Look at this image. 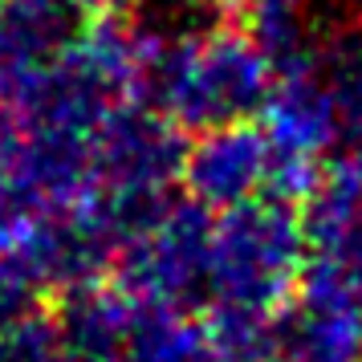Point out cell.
<instances>
[{"label":"cell","mask_w":362,"mask_h":362,"mask_svg":"<svg viewBox=\"0 0 362 362\" xmlns=\"http://www.w3.org/2000/svg\"><path fill=\"white\" fill-rule=\"evenodd\" d=\"M310 261L301 216L277 196L248 199L208 220L204 317L240 362H257L277 342V322Z\"/></svg>","instance_id":"cell-1"},{"label":"cell","mask_w":362,"mask_h":362,"mask_svg":"<svg viewBox=\"0 0 362 362\" xmlns=\"http://www.w3.org/2000/svg\"><path fill=\"white\" fill-rule=\"evenodd\" d=\"M273 69L269 49L245 25H196L151 37L143 102L180 131H208L257 115Z\"/></svg>","instance_id":"cell-2"},{"label":"cell","mask_w":362,"mask_h":362,"mask_svg":"<svg viewBox=\"0 0 362 362\" xmlns=\"http://www.w3.org/2000/svg\"><path fill=\"white\" fill-rule=\"evenodd\" d=\"M261 131L277 159V199H301L317 167L342 143V118L313 53L273 69L269 94L261 102Z\"/></svg>","instance_id":"cell-3"},{"label":"cell","mask_w":362,"mask_h":362,"mask_svg":"<svg viewBox=\"0 0 362 362\" xmlns=\"http://www.w3.org/2000/svg\"><path fill=\"white\" fill-rule=\"evenodd\" d=\"M212 212L183 196L151 208L115 248V281L155 305H196L204 289V252H208Z\"/></svg>","instance_id":"cell-4"},{"label":"cell","mask_w":362,"mask_h":362,"mask_svg":"<svg viewBox=\"0 0 362 362\" xmlns=\"http://www.w3.org/2000/svg\"><path fill=\"white\" fill-rule=\"evenodd\" d=\"M180 183L183 196L204 212H228L248 199L277 192V159L261 127L248 118L220 122L196 139L180 155Z\"/></svg>","instance_id":"cell-5"},{"label":"cell","mask_w":362,"mask_h":362,"mask_svg":"<svg viewBox=\"0 0 362 362\" xmlns=\"http://www.w3.org/2000/svg\"><path fill=\"white\" fill-rule=\"evenodd\" d=\"M273 346L289 362H362V310L329 273L305 261Z\"/></svg>","instance_id":"cell-6"},{"label":"cell","mask_w":362,"mask_h":362,"mask_svg":"<svg viewBox=\"0 0 362 362\" xmlns=\"http://www.w3.org/2000/svg\"><path fill=\"white\" fill-rule=\"evenodd\" d=\"M74 29L78 8L69 0H0V98L8 102L37 78Z\"/></svg>","instance_id":"cell-7"},{"label":"cell","mask_w":362,"mask_h":362,"mask_svg":"<svg viewBox=\"0 0 362 362\" xmlns=\"http://www.w3.org/2000/svg\"><path fill=\"white\" fill-rule=\"evenodd\" d=\"M62 305L53 313V329L62 338L69 362H110L127 342V329L134 322L139 297L110 281H86L74 289H62Z\"/></svg>","instance_id":"cell-8"},{"label":"cell","mask_w":362,"mask_h":362,"mask_svg":"<svg viewBox=\"0 0 362 362\" xmlns=\"http://www.w3.org/2000/svg\"><path fill=\"white\" fill-rule=\"evenodd\" d=\"M118 362H240L220 329L192 305H155L139 297Z\"/></svg>","instance_id":"cell-9"},{"label":"cell","mask_w":362,"mask_h":362,"mask_svg":"<svg viewBox=\"0 0 362 362\" xmlns=\"http://www.w3.org/2000/svg\"><path fill=\"white\" fill-rule=\"evenodd\" d=\"M305 236L310 245L338 236L346 224L362 216V143L342 151H329L326 163L317 167L310 192H305Z\"/></svg>","instance_id":"cell-10"},{"label":"cell","mask_w":362,"mask_h":362,"mask_svg":"<svg viewBox=\"0 0 362 362\" xmlns=\"http://www.w3.org/2000/svg\"><path fill=\"white\" fill-rule=\"evenodd\" d=\"M183 4L196 13H212V17H240V25L269 49L273 66L310 53L305 0H183Z\"/></svg>","instance_id":"cell-11"},{"label":"cell","mask_w":362,"mask_h":362,"mask_svg":"<svg viewBox=\"0 0 362 362\" xmlns=\"http://www.w3.org/2000/svg\"><path fill=\"white\" fill-rule=\"evenodd\" d=\"M317 57V69L326 78L338 118H342V131L350 139H362V29L334 37Z\"/></svg>","instance_id":"cell-12"},{"label":"cell","mask_w":362,"mask_h":362,"mask_svg":"<svg viewBox=\"0 0 362 362\" xmlns=\"http://www.w3.org/2000/svg\"><path fill=\"white\" fill-rule=\"evenodd\" d=\"M310 264L342 285V293L362 310V216L354 224H346L338 236L310 245Z\"/></svg>","instance_id":"cell-13"},{"label":"cell","mask_w":362,"mask_h":362,"mask_svg":"<svg viewBox=\"0 0 362 362\" xmlns=\"http://www.w3.org/2000/svg\"><path fill=\"white\" fill-rule=\"evenodd\" d=\"M0 362H69L45 310L0 329Z\"/></svg>","instance_id":"cell-14"},{"label":"cell","mask_w":362,"mask_h":362,"mask_svg":"<svg viewBox=\"0 0 362 362\" xmlns=\"http://www.w3.org/2000/svg\"><path fill=\"white\" fill-rule=\"evenodd\" d=\"M41 301H45V285L25 269L13 248L0 252V329L29 313H41Z\"/></svg>","instance_id":"cell-15"},{"label":"cell","mask_w":362,"mask_h":362,"mask_svg":"<svg viewBox=\"0 0 362 362\" xmlns=\"http://www.w3.org/2000/svg\"><path fill=\"white\" fill-rule=\"evenodd\" d=\"M29 216H33V208L25 204V196L17 192L13 175L0 163V252H8V248L17 245V236H21Z\"/></svg>","instance_id":"cell-16"},{"label":"cell","mask_w":362,"mask_h":362,"mask_svg":"<svg viewBox=\"0 0 362 362\" xmlns=\"http://www.w3.org/2000/svg\"><path fill=\"white\" fill-rule=\"evenodd\" d=\"M78 13H90V17H122V13H131L134 4H143V0H69Z\"/></svg>","instance_id":"cell-17"},{"label":"cell","mask_w":362,"mask_h":362,"mask_svg":"<svg viewBox=\"0 0 362 362\" xmlns=\"http://www.w3.org/2000/svg\"><path fill=\"white\" fill-rule=\"evenodd\" d=\"M257 362H289V358H285V354H277V358H269V354H264V358H257Z\"/></svg>","instance_id":"cell-18"},{"label":"cell","mask_w":362,"mask_h":362,"mask_svg":"<svg viewBox=\"0 0 362 362\" xmlns=\"http://www.w3.org/2000/svg\"><path fill=\"white\" fill-rule=\"evenodd\" d=\"M0 127H4V98H0Z\"/></svg>","instance_id":"cell-19"},{"label":"cell","mask_w":362,"mask_h":362,"mask_svg":"<svg viewBox=\"0 0 362 362\" xmlns=\"http://www.w3.org/2000/svg\"><path fill=\"white\" fill-rule=\"evenodd\" d=\"M110 362H118V358H110Z\"/></svg>","instance_id":"cell-20"}]
</instances>
